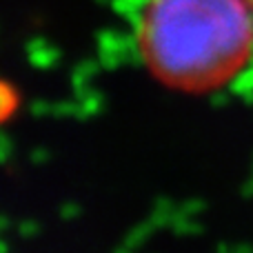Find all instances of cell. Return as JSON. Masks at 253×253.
<instances>
[{
	"instance_id": "1",
	"label": "cell",
	"mask_w": 253,
	"mask_h": 253,
	"mask_svg": "<svg viewBox=\"0 0 253 253\" xmlns=\"http://www.w3.org/2000/svg\"><path fill=\"white\" fill-rule=\"evenodd\" d=\"M135 47L165 87L218 91L253 58V11L247 0H144Z\"/></svg>"
},
{
	"instance_id": "2",
	"label": "cell",
	"mask_w": 253,
	"mask_h": 253,
	"mask_svg": "<svg viewBox=\"0 0 253 253\" xmlns=\"http://www.w3.org/2000/svg\"><path fill=\"white\" fill-rule=\"evenodd\" d=\"M247 2H249V7H251V11H253V0H247Z\"/></svg>"
}]
</instances>
